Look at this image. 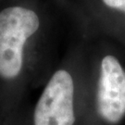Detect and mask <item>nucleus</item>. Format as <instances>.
<instances>
[{
  "label": "nucleus",
  "mask_w": 125,
  "mask_h": 125,
  "mask_svg": "<svg viewBox=\"0 0 125 125\" xmlns=\"http://www.w3.org/2000/svg\"><path fill=\"white\" fill-rule=\"evenodd\" d=\"M40 25L34 11L21 7H10L0 12V76L14 79L23 62V47L27 39Z\"/></svg>",
  "instance_id": "obj_1"
},
{
  "label": "nucleus",
  "mask_w": 125,
  "mask_h": 125,
  "mask_svg": "<svg viewBox=\"0 0 125 125\" xmlns=\"http://www.w3.org/2000/svg\"><path fill=\"white\" fill-rule=\"evenodd\" d=\"M73 98L72 75L64 70L56 72L37 102L33 116L34 125H73Z\"/></svg>",
  "instance_id": "obj_2"
},
{
  "label": "nucleus",
  "mask_w": 125,
  "mask_h": 125,
  "mask_svg": "<svg viewBox=\"0 0 125 125\" xmlns=\"http://www.w3.org/2000/svg\"><path fill=\"white\" fill-rule=\"evenodd\" d=\"M107 7L125 12V0H103Z\"/></svg>",
  "instance_id": "obj_4"
},
{
  "label": "nucleus",
  "mask_w": 125,
  "mask_h": 125,
  "mask_svg": "<svg viewBox=\"0 0 125 125\" xmlns=\"http://www.w3.org/2000/svg\"><path fill=\"white\" fill-rule=\"evenodd\" d=\"M96 107L108 123H118L125 116V71L113 56L105 57L101 62Z\"/></svg>",
  "instance_id": "obj_3"
}]
</instances>
